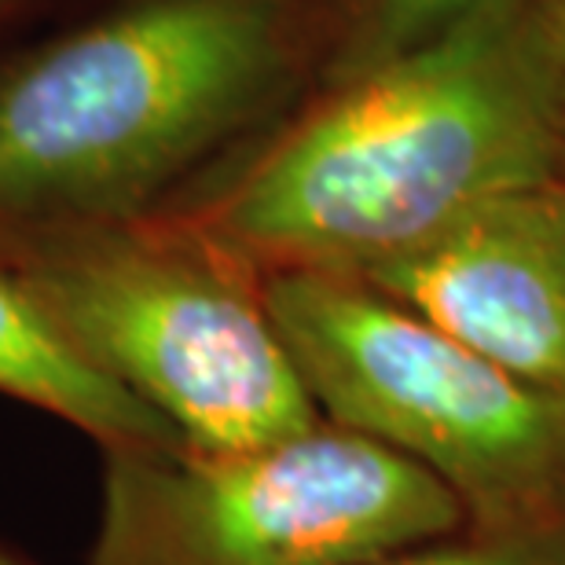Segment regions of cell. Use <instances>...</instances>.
<instances>
[{
    "mask_svg": "<svg viewBox=\"0 0 565 565\" xmlns=\"http://www.w3.org/2000/svg\"><path fill=\"white\" fill-rule=\"evenodd\" d=\"M173 221L257 276H364L481 202L565 177V96L529 0L323 85L217 162Z\"/></svg>",
    "mask_w": 565,
    "mask_h": 565,
    "instance_id": "1",
    "label": "cell"
},
{
    "mask_svg": "<svg viewBox=\"0 0 565 565\" xmlns=\"http://www.w3.org/2000/svg\"><path fill=\"white\" fill-rule=\"evenodd\" d=\"M349 0H96L0 52V235L126 221L323 77Z\"/></svg>",
    "mask_w": 565,
    "mask_h": 565,
    "instance_id": "2",
    "label": "cell"
},
{
    "mask_svg": "<svg viewBox=\"0 0 565 565\" xmlns=\"http://www.w3.org/2000/svg\"><path fill=\"white\" fill-rule=\"evenodd\" d=\"M0 268L44 323L188 448L239 451L320 426L262 276L169 213L0 235Z\"/></svg>",
    "mask_w": 565,
    "mask_h": 565,
    "instance_id": "3",
    "label": "cell"
},
{
    "mask_svg": "<svg viewBox=\"0 0 565 565\" xmlns=\"http://www.w3.org/2000/svg\"><path fill=\"white\" fill-rule=\"evenodd\" d=\"M265 309L323 423L364 434L445 481L470 529L565 507V393L518 379L367 279L262 276Z\"/></svg>",
    "mask_w": 565,
    "mask_h": 565,
    "instance_id": "4",
    "label": "cell"
},
{
    "mask_svg": "<svg viewBox=\"0 0 565 565\" xmlns=\"http://www.w3.org/2000/svg\"><path fill=\"white\" fill-rule=\"evenodd\" d=\"M462 529L445 481L320 423L239 451L110 448L93 565H367Z\"/></svg>",
    "mask_w": 565,
    "mask_h": 565,
    "instance_id": "5",
    "label": "cell"
},
{
    "mask_svg": "<svg viewBox=\"0 0 565 565\" xmlns=\"http://www.w3.org/2000/svg\"><path fill=\"white\" fill-rule=\"evenodd\" d=\"M360 279L518 379L565 393V177L481 202Z\"/></svg>",
    "mask_w": 565,
    "mask_h": 565,
    "instance_id": "6",
    "label": "cell"
},
{
    "mask_svg": "<svg viewBox=\"0 0 565 565\" xmlns=\"http://www.w3.org/2000/svg\"><path fill=\"white\" fill-rule=\"evenodd\" d=\"M0 393L60 415L99 437L107 448L184 445L173 423L88 367L44 323V316L4 268H0Z\"/></svg>",
    "mask_w": 565,
    "mask_h": 565,
    "instance_id": "7",
    "label": "cell"
},
{
    "mask_svg": "<svg viewBox=\"0 0 565 565\" xmlns=\"http://www.w3.org/2000/svg\"><path fill=\"white\" fill-rule=\"evenodd\" d=\"M507 0H349L320 85L379 71Z\"/></svg>",
    "mask_w": 565,
    "mask_h": 565,
    "instance_id": "8",
    "label": "cell"
},
{
    "mask_svg": "<svg viewBox=\"0 0 565 565\" xmlns=\"http://www.w3.org/2000/svg\"><path fill=\"white\" fill-rule=\"evenodd\" d=\"M367 565H565V507L533 522L462 529L459 536L397 551Z\"/></svg>",
    "mask_w": 565,
    "mask_h": 565,
    "instance_id": "9",
    "label": "cell"
},
{
    "mask_svg": "<svg viewBox=\"0 0 565 565\" xmlns=\"http://www.w3.org/2000/svg\"><path fill=\"white\" fill-rule=\"evenodd\" d=\"M529 8H533L536 33L544 41V52L551 66H555V77L565 96V0H529Z\"/></svg>",
    "mask_w": 565,
    "mask_h": 565,
    "instance_id": "10",
    "label": "cell"
},
{
    "mask_svg": "<svg viewBox=\"0 0 565 565\" xmlns=\"http://www.w3.org/2000/svg\"><path fill=\"white\" fill-rule=\"evenodd\" d=\"M60 8H66V0H0V33L26 26L33 19L55 15Z\"/></svg>",
    "mask_w": 565,
    "mask_h": 565,
    "instance_id": "11",
    "label": "cell"
},
{
    "mask_svg": "<svg viewBox=\"0 0 565 565\" xmlns=\"http://www.w3.org/2000/svg\"><path fill=\"white\" fill-rule=\"evenodd\" d=\"M0 565H19V562H11V558H4V555H0Z\"/></svg>",
    "mask_w": 565,
    "mask_h": 565,
    "instance_id": "12",
    "label": "cell"
}]
</instances>
